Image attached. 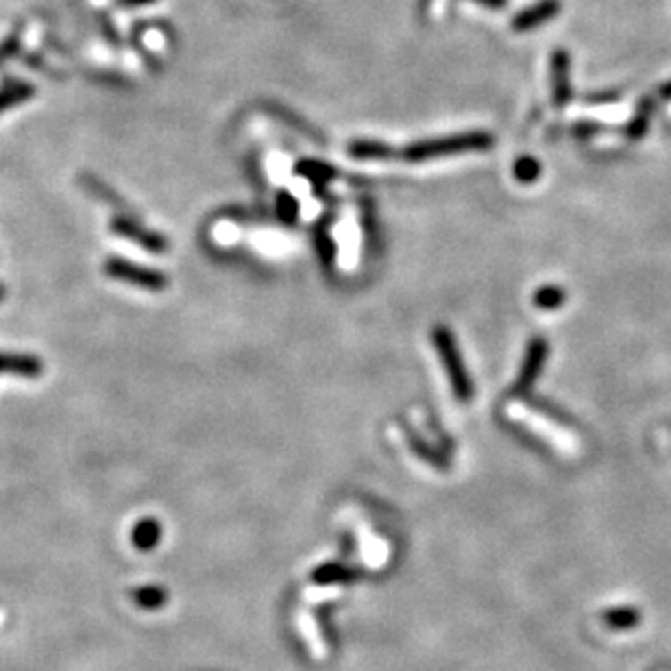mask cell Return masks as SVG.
Returning <instances> with one entry per match:
<instances>
[{
    "instance_id": "3957f363",
    "label": "cell",
    "mask_w": 671,
    "mask_h": 671,
    "mask_svg": "<svg viewBox=\"0 0 671 671\" xmlns=\"http://www.w3.org/2000/svg\"><path fill=\"white\" fill-rule=\"evenodd\" d=\"M434 342L438 347V354H441L443 364H445L449 379H451L453 390L460 399H469L471 397V381L467 378L465 366H462L460 355H458L456 345H453V338L449 334L447 330H436L434 334Z\"/></svg>"
},
{
    "instance_id": "52a82bcc",
    "label": "cell",
    "mask_w": 671,
    "mask_h": 671,
    "mask_svg": "<svg viewBox=\"0 0 671 671\" xmlns=\"http://www.w3.org/2000/svg\"><path fill=\"white\" fill-rule=\"evenodd\" d=\"M558 12H560L558 0H540V3L534 4V7L525 9V12H521L519 16L515 18L513 28L519 33L532 31V28H537V27H540V24L549 22L552 18H556Z\"/></svg>"
},
{
    "instance_id": "6da1fadb",
    "label": "cell",
    "mask_w": 671,
    "mask_h": 671,
    "mask_svg": "<svg viewBox=\"0 0 671 671\" xmlns=\"http://www.w3.org/2000/svg\"><path fill=\"white\" fill-rule=\"evenodd\" d=\"M492 144V138L489 133H460L449 135V138L429 140V142H419L405 151V157L410 162H421V159L438 157V156H451V153H465V151H484Z\"/></svg>"
},
{
    "instance_id": "5b68a950",
    "label": "cell",
    "mask_w": 671,
    "mask_h": 671,
    "mask_svg": "<svg viewBox=\"0 0 671 671\" xmlns=\"http://www.w3.org/2000/svg\"><path fill=\"white\" fill-rule=\"evenodd\" d=\"M547 340L543 338H532L528 345V354H525L523 366H521L519 379H516L515 388L516 393H525V390L532 388V384L537 381L540 369H543L545 360H547Z\"/></svg>"
},
{
    "instance_id": "ba28073f",
    "label": "cell",
    "mask_w": 671,
    "mask_h": 671,
    "mask_svg": "<svg viewBox=\"0 0 671 671\" xmlns=\"http://www.w3.org/2000/svg\"><path fill=\"white\" fill-rule=\"evenodd\" d=\"M552 90L554 103L558 108L569 103L571 99V81H569V52L556 51L552 55Z\"/></svg>"
},
{
    "instance_id": "9a60e30c",
    "label": "cell",
    "mask_w": 671,
    "mask_h": 671,
    "mask_svg": "<svg viewBox=\"0 0 671 671\" xmlns=\"http://www.w3.org/2000/svg\"><path fill=\"white\" fill-rule=\"evenodd\" d=\"M390 148L386 144H378V142H358L351 147V156L360 157V159H379V157H388Z\"/></svg>"
},
{
    "instance_id": "8992f818",
    "label": "cell",
    "mask_w": 671,
    "mask_h": 671,
    "mask_svg": "<svg viewBox=\"0 0 671 671\" xmlns=\"http://www.w3.org/2000/svg\"><path fill=\"white\" fill-rule=\"evenodd\" d=\"M44 373V362L31 354H4L0 351V375H16L24 379H37Z\"/></svg>"
},
{
    "instance_id": "ffe728a7",
    "label": "cell",
    "mask_w": 671,
    "mask_h": 671,
    "mask_svg": "<svg viewBox=\"0 0 671 671\" xmlns=\"http://www.w3.org/2000/svg\"><path fill=\"white\" fill-rule=\"evenodd\" d=\"M3 297H4V286L0 284V301H3Z\"/></svg>"
},
{
    "instance_id": "5bb4252c",
    "label": "cell",
    "mask_w": 671,
    "mask_h": 671,
    "mask_svg": "<svg viewBox=\"0 0 671 671\" xmlns=\"http://www.w3.org/2000/svg\"><path fill=\"white\" fill-rule=\"evenodd\" d=\"M515 175L521 183L537 181L540 175V164L534 157H519V162L515 164Z\"/></svg>"
},
{
    "instance_id": "ac0fdd59",
    "label": "cell",
    "mask_w": 671,
    "mask_h": 671,
    "mask_svg": "<svg viewBox=\"0 0 671 671\" xmlns=\"http://www.w3.org/2000/svg\"><path fill=\"white\" fill-rule=\"evenodd\" d=\"M480 3L486 4V7H495V9L504 7V0H480Z\"/></svg>"
},
{
    "instance_id": "9c48e42d",
    "label": "cell",
    "mask_w": 671,
    "mask_h": 671,
    "mask_svg": "<svg viewBox=\"0 0 671 671\" xmlns=\"http://www.w3.org/2000/svg\"><path fill=\"white\" fill-rule=\"evenodd\" d=\"M33 96H36V85H31L28 81H7L4 85H0V114L16 108V105L27 103Z\"/></svg>"
},
{
    "instance_id": "8fae6325",
    "label": "cell",
    "mask_w": 671,
    "mask_h": 671,
    "mask_svg": "<svg viewBox=\"0 0 671 671\" xmlns=\"http://www.w3.org/2000/svg\"><path fill=\"white\" fill-rule=\"evenodd\" d=\"M159 539V525L153 519H144L135 525L133 543L138 549H151Z\"/></svg>"
},
{
    "instance_id": "e0dca14e",
    "label": "cell",
    "mask_w": 671,
    "mask_h": 671,
    "mask_svg": "<svg viewBox=\"0 0 671 671\" xmlns=\"http://www.w3.org/2000/svg\"><path fill=\"white\" fill-rule=\"evenodd\" d=\"M120 3H123L124 7H144V4H151L156 3V0H120Z\"/></svg>"
},
{
    "instance_id": "2e32d148",
    "label": "cell",
    "mask_w": 671,
    "mask_h": 671,
    "mask_svg": "<svg viewBox=\"0 0 671 671\" xmlns=\"http://www.w3.org/2000/svg\"><path fill=\"white\" fill-rule=\"evenodd\" d=\"M573 132H576V135H580V138H587V135L595 133L597 127L591 123H582V124H576V129H573Z\"/></svg>"
},
{
    "instance_id": "d6986e66",
    "label": "cell",
    "mask_w": 671,
    "mask_h": 671,
    "mask_svg": "<svg viewBox=\"0 0 671 671\" xmlns=\"http://www.w3.org/2000/svg\"><path fill=\"white\" fill-rule=\"evenodd\" d=\"M660 99H665V100L671 99V84L663 85V88H660Z\"/></svg>"
},
{
    "instance_id": "7c38bea8",
    "label": "cell",
    "mask_w": 671,
    "mask_h": 671,
    "mask_svg": "<svg viewBox=\"0 0 671 671\" xmlns=\"http://www.w3.org/2000/svg\"><path fill=\"white\" fill-rule=\"evenodd\" d=\"M650 118H651V103H650V100H643L635 118L627 123V127H626L627 138H632V140L643 138V135L648 133V129H650Z\"/></svg>"
},
{
    "instance_id": "30bf717a",
    "label": "cell",
    "mask_w": 671,
    "mask_h": 671,
    "mask_svg": "<svg viewBox=\"0 0 671 671\" xmlns=\"http://www.w3.org/2000/svg\"><path fill=\"white\" fill-rule=\"evenodd\" d=\"M79 183H81V188L88 192V195L96 196V199H100L103 203H109V205H114V207H123V203H120L118 196H116L114 192L99 180V177L88 175V172H85V175L79 177Z\"/></svg>"
},
{
    "instance_id": "4fadbf2b",
    "label": "cell",
    "mask_w": 671,
    "mask_h": 671,
    "mask_svg": "<svg viewBox=\"0 0 671 671\" xmlns=\"http://www.w3.org/2000/svg\"><path fill=\"white\" fill-rule=\"evenodd\" d=\"M534 303L540 310H556L564 303V291H560L558 286H545L534 294Z\"/></svg>"
},
{
    "instance_id": "277c9868",
    "label": "cell",
    "mask_w": 671,
    "mask_h": 671,
    "mask_svg": "<svg viewBox=\"0 0 671 671\" xmlns=\"http://www.w3.org/2000/svg\"><path fill=\"white\" fill-rule=\"evenodd\" d=\"M112 231L116 236L124 240H132V243L144 246L151 253H162L166 249V243H164L162 236H157L156 231L144 229L142 225H138L135 220L127 219V216H116L112 220Z\"/></svg>"
},
{
    "instance_id": "7a4b0ae2",
    "label": "cell",
    "mask_w": 671,
    "mask_h": 671,
    "mask_svg": "<svg viewBox=\"0 0 671 671\" xmlns=\"http://www.w3.org/2000/svg\"><path fill=\"white\" fill-rule=\"evenodd\" d=\"M105 275L112 279H118V282L144 288V291H162V288L166 286V277H164L162 273L147 267H140V264L124 258H109L108 262H105Z\"/></svg>"
}]
</instances>
